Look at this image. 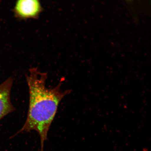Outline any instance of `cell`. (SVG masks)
I'll return each instance as SVG.
<instances>
[{"label": "cell", "mask_w": 151, "mask_h": 151, "mask_svg": "<svg viewBox=\"0 0 151 151\" xmlns=\"http://www.w3.org/2000/svg\"><path fill=\"white\" fill-rule=\"evenodd\" d=\"M42 5L38 0H19L15 4V17L20 20L36 19L42 11Z\"/></svg>", "instance_id": "2"}, {"label": "cell", "mask_w": 151, "mask_h": 151, "mask_svg": "<svg viewBox=\"0 0 151 151\" xmlns=\"http://www.w3.org/2000/svg\"><path fill=\"white\" fill-rule=\"evenodd\" d=\"M13 84L12 77H9L0 84V120L15 110L11 100Z\"/></svg>", "instance_id": "3"}, {"label": "cell", "mask_w": 151, "mask_h": 151, "mask_svg": "<svg viewBox=\"0 0 151 151\" xmlns=\"http://www.w3.org/2000/svg\"><path fill=\"white\" fill-rule=\"evenodd\" d=\"M26 75L29 88V101L27 119L23 127L17 133L36 131L40 139V151H44V143L54 120L60 101L71 90L62 91L60 83L55 87L46 86L47 73H41L37 68L29 70Z\"/></svg>", "instance_id": "1"}]
</instances>
